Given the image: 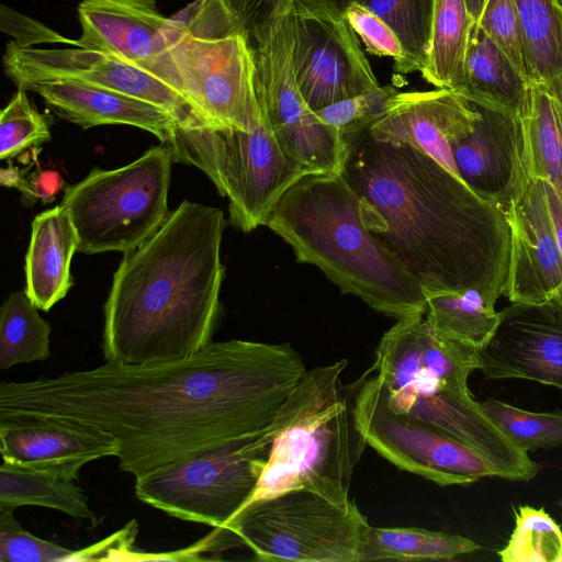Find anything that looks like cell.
<instances>
[{
  "instance_id": "6da1fadb",
  "label": "cell",
  "mask_w": 562,
  "mask_h": 562,
  "mask_svg": "<svg viewBox=\"0 0 562 562\" xmlns=\"http://www.w3.org/2000/svg\"><path fill=\"white\" fill-rule=\"evenodd\" d=\"M307 369L288 342H211L168 362L105 361L89 370L0 384V419L85 425L119 442L135 477L260 436Z\"/></svg>"
},
{
  "instance_id": "7a4b0ae2",
  "label": "cell",
  "mask_w": 562,
  "mask_h": 562,
  "mask_svg": "<svg viewBox=\"0 0 562 562\" xmlns=\"http://www.w3.org/2000/svg\"><path fill=\"white\" fill-rule=\"evenodd\" d=\"M346 144L341 175L367 202L371 232L427 292L474 290L495 307L510 257L507 213L409 144Z\"/></svg>"
},
{
  "instance_id": "3957f363",
  "label": "cell",
  "mask_w": 562,
  "mask_h": 562,
  "mask_svg": "<svg viewBox=\"0 0 562 562\" xmlns=\"http://www.w3.org/2000/svg\"><path fill=\"white\" fill-rule=\"evenodd\" d=\"M226 225L221 209L184 200L124 252L104 305L105 361L168 362L213 342L222 316Z\"/></svg>"
},
{
  "instance_id": "277c9868",
  "label": "cell",
  "mask_w": 562,
  "mask_h": 562,
  "mask_svg": "<svg viewBox=\"0 0 562 562\" xmlns=\"http://www.w3.org/2000/svg\"><path fill=\"white\" fill-rule=\"evenodd\" d=\"M367 214L366 200L341 173H308L283 193L263 226L341 293L393 318L424 315L422 285L374 236Z\"/></svg>"
},
{
  "instance_id": "5b68a950",
  "label": "cell",
  "mask_w": 562,
  "mask_h": 562,
  "mask_svg": "<svg viewBox=\"0 0 562 562\" xmlns=\"http://www.w3.org/2000/svg\"><path fill=\"white\" fill-rule=\"evenodd\" d=\"M479 350L438 336L424 315L398 319L375 348L369 368L389 407L467 443L498 477L530 481L538 464L487 416L468 386Z\"/></svg>"
},
{
  "instance_id": "8992f818",
  "label": "cell",
  "mask_w": 562,
  "mask_h": 562,
  "mask_svg": "<svg viewBox=\"0 0 562 562\" xmlns=\"http://www.w3.org/2000/svg\"><path fill=\"white\" fill-rule=\"evenodd\" d=\"M347 366L341 359L305 371L272 423L257 437L268 448L267 462L239 510L299 488L341 506L351 502L352 474L367 442L356 422L350 386L341 381Z\"/></svg>"
},
{
  "instance_id": "52a82bcc",
  "label": "cell",
  "mask_w": 562,
  "mask_h": 562,
  "mask_svg": "<svg viewBox=\"0 0 562 562\" xmlns=\"http://www.w3.org/2000/svg\"><path fill=\"white\" fill-rule=\"evenodd\" d=\"M165 34L186 99L214 127L251 131L261 119L248 35L229 0H194Z\"/></svg>"
},
{
  "instance_id": "ba28073f",
  "label": "cell",
  "mask_w": 562,
  "mask_h": 562,
  "mask_svg": "<svg viewBox=\"0 0 562 562\" xmlns=\"http://www.w3.org/2000/svg\"><path fill=\"white\" fill-rule=\"evenodd\" d=\"M260 109L251 131L176 125L164 142L175 162L202 170L228 199L229 223L244 233L262 226L283 193L307 175L283 154Z\"/></svg>"
},
{
  "instance_id": "9c48e42d",
  "label": "cell",
  "mask_w": 562,
  "mask_h": 562,
  "mask_svg": "<svg viewBox=\"0 0 562 562\" xmlns=\"http://www.w3.org/2000/svg\"><path fill=\"white\" fill-rule=\"evenodd\" d=\"M172 162L161 143L123 167L94 168L68 186L60 205L77 231L78 251L124 254L153 235L169 214Z\"/></svg>"
},
{
  "instance_id": "30bf717a",
  "label": "cell",
  "mask_w": 562,
  "mask_h": 562,
  "mask_svg": "<svg viewBox=\"0 0 562 562\" xmlns=\"http://www.w3.org/2000/svg\"><path fill=\"white\" fill-rule=\"evenodd\" d=\"M369 527L352 501L341 506L299 488L249 505L221 528L258 561L360 562Z\"/></svg>"
},
{
  "instance_id": "8fae6325",
  "label": "cell",
  "mask_w": 562,
  "mask_h": 562,
  "mask_svg": "<svg viewBox=\"0 0 562 562\" xmlns=\"http://www.w3.org/2000/svg\"><path fill=\"white\" fill-rule=\"evenodd\" d=\"M267 457L257 438L236 441L135 477V494L172 517L221 528L254 493Z\"/></svg>"
},
{
  "instance_id": "7c38bea8",
  "label": "cell",
  "mask_w": 562,
  "mask_h": 562,
  "mask_svg": "<svg viewBox=\"0 0 562 562\" xmlns=\"http://www.w3.org/2000/svg\"><path fill=\"white\" fill-rule=\"evenodd\" d=\"M255 60L258 102L289 160L305 173H341L346 145L306 103L294 65L290 13L248 36Z\"/></svg>"
},
{
  "instance_id": "4fadbf2b",
  "label": "cell",
  "mask_w": 562,
  "mask_h": 562,
  "mask_svg": "<svg viewBox=\"0 0 562 562\" xmlns=\"http://www.w3.org/2000/svg\"><path fill=\"white\" fill-rule=\"evenodd\" d=\"M349 386L356 422L367 445L397 469L440 486L498 477L493 464L467 443L392 411L369 369Z\"/></svg>"
},
{
  "instance_id": "5bb4252c",
  "label": "cell",
  "mask_w": 562,
  "mask_h": 562,
  "mask_svg": "<svg viewBox=\"0 0 562 562\" xmlns=\"http://www.w3.org/2000/svg\"><path fill=\"white\" fill-rule=\"evenodd\" d=\"M294 65L299 88L316 111L382 86L349 24L331 0H293Z\"/></svg>"
},
{
  "instance_id": "9a60e30c",
  "label": "cell",
  "mask_w": 562,
  "mask_h": 562,
  "mask_svg": "<svg viewBox=\"0 0 562 562\" xmlns=\"http://www.w3.org/2000/svg\"><path fill=\"white\" fill-rule=\"evenodd\" d=\"M2 61L7 77L16 88L46 79L80 80L155 104L172 115L177 125L207 124L193 105L164 80L110 53L82 47H22L12 41L7 45Z\"/></svg>"
},
{
  "instance_id": "2e32d148",
  "label": "cell",
  "mask_w": 562,
  "mask_h": 562,
  "mask_svg": "<svg viewBox=\"0 0 562 562\" xmlns=\"http://www.w3.org/2000/svg\"><path fill=\"white\" fill-rule=\"evenodd\" d=\"M507 218L510 257L505 294L512 303L538 304L553 299L562 288V244L548 182L527 172Z\"/></svg>"
},
{
  "instance_id": "e0dca14e",
  "label": "cell",
  "mask_w": 562,
  "mask_h": 562,
  "mask_svg": "<svg viewBox=\"0 0 562 562\" xmlns=\"http://www.w3.org/2000/svg\"><path fill=\"white\" fill-rule=\"evenodd\" d=\"M77 47L116 55L164 80L184 97L156 0H81ZM186 98V97H184Z\"/></svg>"
},
{
  "instance_id": "ac0fdd59",
  "label": "cell",
  "mask_w": 562,
  "mask_h": 562,
  "mask_svg": "<svg viewBox=\"0 0 562 562\" xmlns=\"http://www.w3.org/2000/svg\"><path fill=\"white\" fill-rule=\"evenodd\" d=\"M486 379H522L562 390V305L512 303L501 311L498 326L479 350Z\"/></svg>"
},
{
  "instance_id": "d6986e66",
  "label": "cell",
  "mask_w": 562,
  "mask_h": 562,
  "mask_svg": "<svg viewBox=\"0 0 562 562\" xmlns=\"http://www.w3.org/2000/svg\"><path fill=\"white\" fill-rule=\"evenodd\" d=\"M480 117V109L453 90L395 92L368 132L378 140L409 144L460 178L451 145L468 136Z\"/></svg>"
},
{
  "instance_id": "ffe728a7",
  "label": "cell",
  "mask_w": 562,
  "mask_h": 562,
  "mask_svg": "<svg viewBox=\"0 0 562 562\" xmlns=\"http://www.w3.org/2000/svg\"><path fill=\"white\" fill-rule=\"evenodd\" d=\"M2 461L78 480L82 467L104 457H117L119 442L89 426L54 419H0Z\"/></svg>"
},
{
  "instance_id": "44dd1931",
  "label": "cell",
  "mask_w": 562,
  "mask_h": 562,
  "mask_svg": "<svg viewBox=\"0 0 562 562\" xmlns=\"http://www.w3.org/2000/svg\"><path fill=\"white\" fill-rule=\"evenodd\" d=\"M477 108L481 117L474 130L451 145L453 159L460 179L507 213L527 176L520 122L517 116Z\"/></svg>"
},
{
  "instance_id": "7402d4cb",
  "label": "cell",
  "mask_w": 562,
  "mask_h": 562,
  "mask_svg": "<svg viewBox=\"0 0 562 562\" xmlns=\"http://www.w3.org/2000/svg\"><path fill=\"white\" fill-rule=\"evenodd\" d=\"M22 88L37 93L57 116L82 128L130 125L164 143L177 125L172 115L155 104L80 80L46 79Z\"/></svg>"
},
{
  "instance_id": "603a6c76",
  "label": "cell",
  "mask_w": 562,
  "mask_h": 562,
  "mask_svg": "<svg viewBox=\"0 0 562 562\" xmlns=\"http://www.w3.org/2000/svg\"><path fill=\"white\" fill-rule=\"evenodd\" d=\"M78 235L63 205L36 215L25 256V289L31 302L47 312L72 285L70 266Z\"/></svg>"
},
{
  "instance_id": "cb8c5ba5",
  "label": "cell",
  "mask_w": 562,
  "mask_h": 562,
  "mask_svg": "<svg viewBox=\"0 0 562 562\" xmlns=\"http://www.w3.org/2000/svg\"><path fill=\"white\" fill-rule=\"evenodd\" d=\"M517 117L527 172L549 182L562 201V126L550 81L526 82Z\"/></svg>"
},
{
  "instance_id": "d4e9b609",
  "label": "cell",
  "mask_w": 562,
  "mask_h": 562,
  "mask_svg": "<svg viewBox=\"0 0 562 562\" xmlns=\"http://www.w3.org/2000/svg\"><path fill=\"white\" fill-rule=\"evenodd\" d=\"M526 82L494 41L472 24L460 94L475 105L517 116Z\"/></svg>"
},
{
  "instance_id": "484cf974",
  "label": "cell",
  "mask_w": 562,
  "mask_h": 562,
  "mask_svg": "<svg viewBox=\"0 0 562 562\" xmlns=\"http://www.w3.org/2000/svg\"><path fill=\"white\" fill-rule=\"evenodd\" d=\"M471 27L467 0H431L429 48L420 72L428 83L462 91Z\"/></svg>"
},
{
  "instance_id": "4316f807",
  "label": "cell",
  "mask_w": 562,
  "mask_h": 562,
  "mask_svg": "<svg viewBox=\"0 0 562 562\" xmlns=\"http://www.w3.org/2000/svg\"><path fill=\"white\" fill-rule=\"evenodd\" d=\"M42 506L65 513L78 521L98 522L85 491L76 480L31 470L2 461L0 467V510L20 506Z\"/></svg>"
},
{
  "instance_id": "83f0119b",
  "label": "cell",
  "mask_w": 562,
  "mask_h": 562,
  "mask_svg": "<svg viewBox=\"0 0 562 562\" xmlns=\"http://www.w3.org/2000/svg\"><path fill=\"white\" fill-rule=\"evenodd\" d=\"M425 318L440 337L481 350L494 335L501 312L474 290L427 292Z\"/></svg>"
},
{
  "instance_id": "f1b7e54d",
  "label": "cell",
  "mask_w": 562,
  "mask_h": 562,
  "mask_svg": "<svg viewBox=\"0 0 562 562\" xmlns=\"http://www.w3.org/2000/svg\"><path fill=\"white\" fill-rule=\"evenodd\" d=\"M481 547L460 535L418 527H372L367 530L360 562L397 560H452Z\"/></svg>"
},
{
  "instance_id": "f546056e",
  "label": "cell",
  "mask_w": 562,
  "mask_h": 562,
  "mask_svg": "<svg viewBox=\"0 0 562 562\" xmlns=\"http://www.w3.org/2000/svg\"><path fill=\"white\" fill-rule=\"evenodd\" d=\"M530 80L550 81L562 72V0H515Z\"/></svg>"
},
{
  "instance_id": "4dcf8cb0",
  "label": "cell",
  "mask_w": 562,
  "mask_h": 562,
  "mask_svg": "<svg viewBox=\"0 0 562 562\" xmlns=\"http://www.w3.org/2000/svg\"><path fill=\"white\" fill-rule=\"evenodd\" d=\"M50 325L24 291H15L0 311V368L44 361L52 355Z\"/></svg>"
},
{
  "instance_id": "1f68e13d",
  "label": "cell",
  "mask_w": 562,
  "mask_h": 562,
  "mask_svg": "<svg viewBox=\"0 0 562 562\" xmlns=\"http://www.w3.org/2000/svg\"><path fill=\"white\" fill-rule=\"evenodd\" d=\"M498 555L503 562H562V527L543 508L519 506Z\"/></svg>"
},
{
  "instance_id": "d6a6232c",
  "label": "cell",
  "mask_w": 562,
  "mask_h": 562,
  "mask_svg": "<svg viewBox=\"0 0 562 562\" xmlns=\"http://www.w3.org/2000/svg\"><path fill=\"white\" fill-rule=\"evenodd\" d=\"M363 4L396 33L406 54V75L422 72L429 48L431 0H364Z\"/></svg>"
},
{
  "instance_id": "836d02e7",
  "label": "cell",
  "mask_w": 562,
  "mask_h": 562,
  "mask_svg": "<svg viewBox=\"0 0 562 562\" xmlns=\"http://www.w3.org/2000/svg\"><path fill=\"white\" fill-rule=\"evenodd\" d=\"M481 406L497 427L526 452L562 446V413L526 411L490 398Z\"/></svg>"
},
{
  "instance_id": "e575fe53",
  "label": "cell",
  "mask_w": 562,
  "mask_h": 562,
  "mask_svg": "<svg viewBox=\"0 0 562 562\" xmlns=\"http://www.w3.org/2000/svg\"><path fill=\"white\" fill-rule=\"evenodd\" d=\"M22 87L0 113V158L11 159L50 140L49 123L27 98Z\"/></svg>"
},
{
  "instance_id": "d590c367",
  "label": "cell",
  "mask_w": 562,
  "mask_h": 562,
  "mask_svg": "<svg viewBox=\"0 0 562 562\" xmlns=\"http://www.w3.org/2000/svg\"><path fill=\"white\" fill-rule=\"evenodd\" d=\"M477 25L494 41L520 78L530 74L515 0H484Z\"/></svg>"
},
{
  "instance_id": "8d00e7d4",
  "label": "cell",
  "mask_w": 562,
  "mask_h": 562,
  "mask_svg": "<svg viewBox=\"0 0 562 562\" xmlns=\"http://www.w3.org/2000/svg\"><path fill=\"white\" fill-rule=\"evenodd\" d=\"M1 562L81 561V550H71L29 532L12 510H0Z\"/></svg>"
},
{
  "instance_id": "74e56055",
  "label": "cell",
  "mask_w": 562,
  "mask_h": 562,
  "mask_svg": "<svg viewBox=\"0 0 562 562\" xmlns=\"http://www.w3.org/2000/svg\"><path fill=\"white\" fill-rule=\"evenodd\" d=\"M395 92L392 86H382L379 90L328 104L315 113L324 124L334 128L345 143L369 128L384 102Z\"/></svg>"
},
{
  "instance_id": "f35d334b",
  "label": "cell",
  "mask_w": 562,
  "mask_h": 562,
  "mask_svg": "<svg viewBox=\"0 0 562 562\" xmlns=\"http://www.w3.org/2000/svg\"><path fill=\"white\" fill-rule=\"evenodd\" d=\"M345 15L369 54L394 59V71L406 75V54L396 33L360 2L350 3Z\"/></svg>"
},
{
  "instance_id": "ab89813d",
  "label": "cell",
  "mask_w": 562,
  "mask_h": 562,
  "mask_svg": "<svg viewBox=\"0 0 562 562\" xmlns=\"http://www.w3.org/2000/svg\"><path fill=\"white\" fill-rule=\"evenodd\" d=\"M0 27L3 32L13 36L14 42L22 47L41 43H61L78 46L77 40L67 38L43 23L4 4L0 7Z\"/></svg>"
},
{
  "instance_id": "60d3db41",
  "label": "cell",
  "mask_w": 562,
  "mask_h": 562,
  "mask_svg": "<svg viewBox=\"0 0 562 562\" xmlns=\"http://www.w3.org/2000/svg\"><path fill=\"white\" fill-rule=\"evenodd\" d=\"M247 35L288 14L293 0H229Z\"/></svg>"
},
{
  "instance_id": "b9f144b4",
  "label": "cell",
  "mask_w": 562,
  "mask_h": 562,
  "mask_svg": "<svg viewBox=\"0 0 562 562\" xmlns=\"http://www.w3.org/2000/svg\"><path fill=\"white\" fill-rule=\"evenodd\" d=\"M64 184L61 176L55 170L35 172L30 179L21 181L19 189L23 192L26 204L36 200L44 203L52 202Z\"/></svg>"
},
{
  "instance_id": "7bdbcfd3",
  "label": "cell",
  "mask_w": 562,
  "mask_h": 562,
  "mask_svg": "<svg viewBox=\"0 0 562 562\" xmlns=\"http://www.w3.org/2000/svg\"><path fill=\"white\" fill-rule=\"evenodd\" d=\"M550 82L553 87V90H554V93L557 97L560 122H561V126H562V72L560 75H558L555 78H553L552 80H550Z\"/></svg>"
},
{
  "instance_id": "ee69618b",
  "label": "cell",
  "mask_w": 562,
  "mask_h": 562,
  "mask_svg": "<svg viewBox=\"0 0 562 562\" xmlns=\"http://www.w3.org/2000/svg\"><path fill=\"white\" fill-rule=\"evenodd\" d=\"M484 0H467L472 24L479 21Z\"/></svg>"
},
{
  "instance_id": "f6af8a7d",
  "label": "cell",
  "mask_w": 562,
  "mask_h": 562,
  "mask_svg": "<svg viewBox=\"0 0 562 562\" xmlns=\"http://www.w3.org/2000/svg\"><path fill=\"white\" fill-rule=\"evenodd\" d=\"M334 1L341 10H345L352 2L363 3L364 0H331Z\"/></svg>"
},
{
  "instance_id": "bcb514c9",
  "label": "cell",
  "mask_w": 562,
  "mask_h": 562,
  "mask_svg": "<svg viewBox=\"0 0 562 562\" xmlns=\"http://www.w3.org/2000/svg\"><path fill=\"white\" fill-rule=\"evenodd\" d=\"M553 299L562 305V288Z\"/></svg>"
},
{
  "instance_id": "7dc6e473",
  "label": "cell",
  "mask_w": 562,
  "mask_h": 562,
  "mask_svg": "<svg viewBox=\"0 0 562 562\" xmlns=\"http://www.w3.org/2000/svg\"><path fill=\"white\" fill-rule=\"evenodd\" d=\"M559 505H560V506H561V508H562V499H561V501H559ZM561 518H562V512H561Z\"/></svg>"
}]
</instances>
